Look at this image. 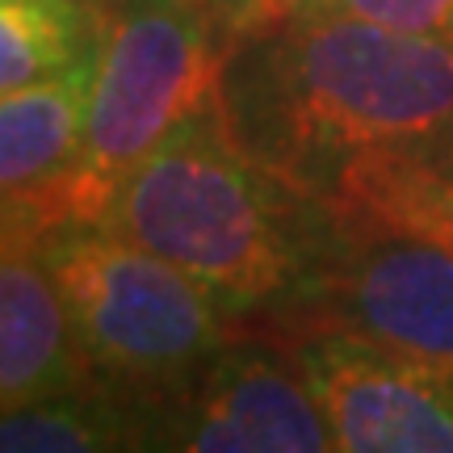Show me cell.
Wrapping results in <instances>:
<instances>
[{
    "label": "cell",
    "instance_id": "1",
    "mask_svg": "<svg viewBox=\"0 0 453 453\" xmlns=\"http://www.w3.org/2000/svg\"><path fill=\"white\" fill-rule=\"evenodd\" d=\"M243 42L223 72L231 122L311 197L353 156L453 134V38L290 13Z\"/></svg>",
    "mask_w": 453,
    "mask_h": 453
},
{
    "label": "cell",
    "instance_id": "2",
    "mask_svg": "<svg viewBox=\"0 0 453 453\" xmlns=\"http://www.w3.org/2000/svg\"><path fill=\"white\" fill-rule=\"evenodd\" d=\"M97 223L211 286L226 311L290 303L327 240L324 202L243 143L226 93L130 168Z\"/></svg>",
    "mask_w": 453,
    "mask_h": 453
},
{
    "label": "cell",
    "instance_id": "3",
    "mask_svg": "<svg viewBox=\"0 0 453 453\" xmlns=\"http://www.w3.org/2000/svg\"><path fill=\"white\" fill-rule=\"evenodd\" d=\"M38 257L105 387L156 407L177 403L226 344L223 298L105 223L64 219L38 240Z\"/></svg>",
    "mask_w": 453,
    "mask_h": 453
},
{
    "label": "cell",
    "instance_id": "4",
    "mask_svg": "<svg viewBox=\"0 0 453 453\" xmlns=\"http://www.w3.org/2000/svg\"><path fill=\"white\" fill-rule=\"evenodd\" d=\"M231 38L202 0H110L76 164L59 177L67 219L97 223L134 164L185 113L223 93Z\"/></svg>",
    "mask_w": 453,
    "mask_h": 453
},
{
    "label": "cell",
    "instance_id": "5",
    "mask_svg": "<svg viewBox=\"0 0 453 453\" xmlns=\"http://www.w3.org/2000/svg\"><path fill=\"white\" fill-rule=\"evenodd\" d=\"M290 307L303 327L344 332L453 373V252L424 235L327 214V240Z\"/></svg>",
    "mask_w": 453,
    "mask_h": 453
},
{
    "label": "cell",
    "instance_id": "6",
    "mask_svg": "<svg viewBox=\"0 0 453 453\" xmlns=\"http://www.w3.org/2000/svg\"><path fill=\"white\" fill-rule=\"evenodd\" d=\"M290 353L340 453H453V373L327 327H303Z\"/></svg>",
    "mask_w": 453,
    "mask_h": 453
},
{
    "label": "cell",
    "instance_id": "7",
    "mask_svg": "<svg viewBox=\"0 0 453 453\" xmlns=\"http://www.w3.org/2000/svg\"><path fill=\"white\" fill-rule=\"evenodd\" d=\"M160 449L324 453L332 428L290 349L223 344L194 387L168 403Z\"/></svg>",
    "mask_w": 453,
    "mask_h": 453
},
{
    "label": "cell",
    "instance_id": "8",
    "mask_svg": "<svg viewBox=\"0 0 453 453\" xmlns=\"http://www.w3.org/2000/svg\"><path fill=\"white\" fill-rule=\"evenodd\" d=\"M97 382L67 303L34 248L0 257V411Z\"/></svg>",
    "mask_w": 453,
    "mask_h": 453
},
{
    "label": "cell",
    "instance_id": "9",
    "mask_svg": "<svg viewBox=\"0 0 453 453\" xmlns=\"http://www.w3.org/2000/svg\"><path fill=\"white\" fill-rule=\"evenodd\" d=\"M332 219L399 226L453 252V173L428 151H365L344 160L315 189Z\"/></svg>",
    "mask_w": 453,
    "mask_h": 453
},
{
    "label": "cell",
    "instance_id": "10",
    "mask_svg": "<svg viewBox=\"0 0 453 453\" xmlns=\"http://www.w3.org/2000/svg\"><path fill=\"white\" fill-rule=\"evenodd\" d=\"M97 42L47 81L0 93V185H50L81 156Z\"/></svg>",
    "mask_w": 453,
    "mask_h": 453
},
{
    "label": "cell",
    "instance_id": "11",
    "mask_svg": "<svg viewBox=\"0 0 453 453\" xmlns=\"http://www.w3.org/2000/svg\"><path fill=\"white\" fill-rule=\"evenodd\" d=\"M164 407L105 382L0 411V453L160 449Z\"/></svg>",
    "mask_w": 453,
    "mask_h": 453
},
{
    "label": "cell",
    "instance_id": "12",
    "mask_svg": "<svg viewBox=\"0 0 453 453\" xmlns=\"http://www.w3.org/2000/svg\"><path fill=\"white\" fill-rule=\"evenodd\" d=\"M93 0H0V93L47 81L97 42Z\"/></svg>",
    "mask_w": 453,
    "mask_h": 453
},
{
    "label": "cell",
    "instance_id": "13",
    "mask_svg": "<svg viewBox=\"0 0 453 453\" xmlns=\"http://www.w3.org/2000/svg\"><path fill=\"white\" fill-rule=\"evenodd\" d=\"M294 17H357L407 34L453 38V0H294Z\"/></svg>",
    "mask_w": 453,
    "mask_h": 453
},
{
    "label": "cell",
    "instance_id": "14",
    "mask_svg": "<svg viewBox=\"0 0 453 453\" xmlns=\"http://www.w3.org/2000/svg\"><path fill=\"white\" fill-rule=\"evenodd\" d=\"M67 219L59 180L50 185H0V257L34 248L55 223Z\"/></svg>",
    "mask_w": 453,
    "mask_h": 453
},
{
    "label": "cell",
    "instance_id": "15",
    "mask_svg": "<svg viewBox=\"0 0 453 453\" xmlns=\"http://www.w3.org/2000/svg\"><path fill=\"white\" fill-rule=\"evenodd\" d=\"M202 4L211 9L219 30L235 42V38H252V34H265L269 26L286 21L294 0H202Z\"/></svg>",
    "mask_w": 453,
    "mask_h": 453
},
{
    "label": "cell",
    "instance_id": "16",
    "mask_svg": "<svg viewBox=\"0 0 453 453\" xmlns=\"http://www.w3.org/2000/svg\"><path fill=\"white\" fill-rule=\"evenodd\" d=\"M420 151H428V156H433L445 173H453V134H445V139H441V143H433V147H420Z\"/></svg>",
    "mask_w": 453,
    "mask_h": 453
}]
</instances>
